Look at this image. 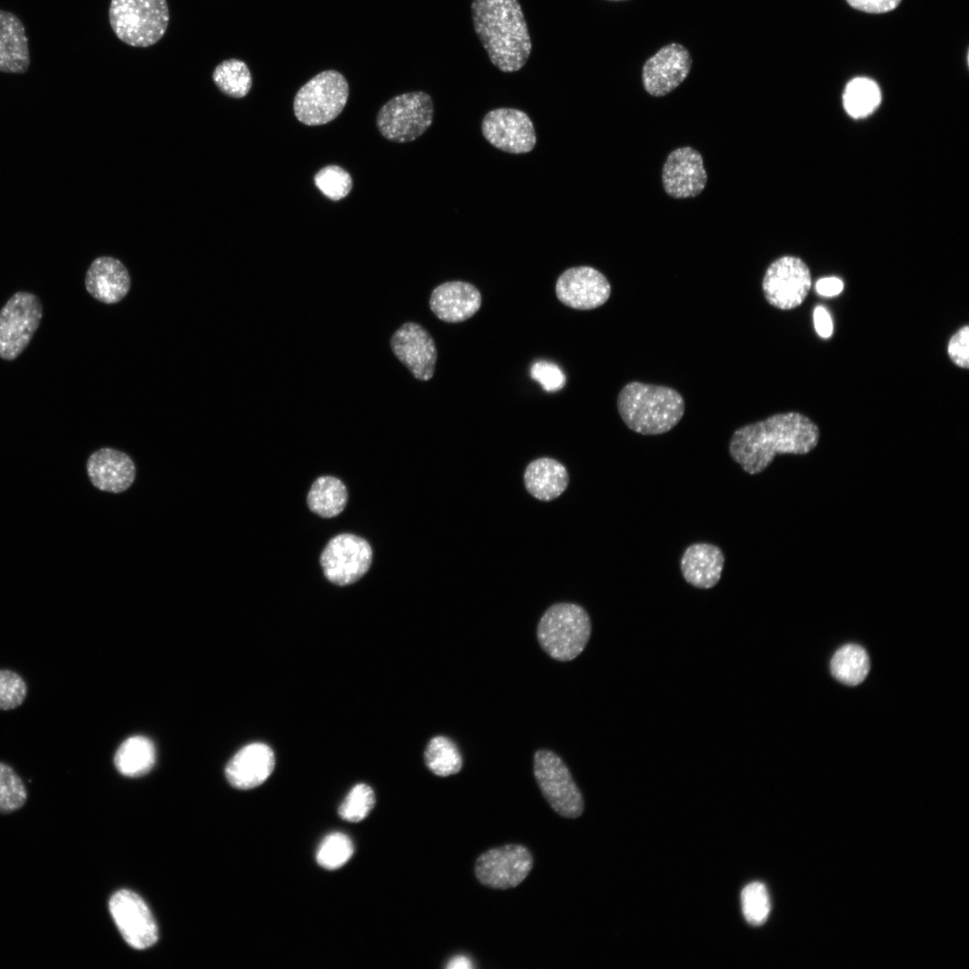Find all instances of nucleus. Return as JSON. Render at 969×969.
I'll list each match as a JSON object with an SVG mask.
<instances>
[{"instance_id":"nucleus-13","label":"nucleus","mask_w":969,"mask_h":969,"mask_svg":"<svg viewBox=\"0 0 969 969\" xmlns=\"http://www.w3.org/2000/svg\"><path fill=\"white\" fill-rule=\"evenodd\" d=\"M481 128L483 135L493 146L509 153H529L537 143L534 125L520 109H492L483 118Z\"/></svg>"},{"instance_id":"nucleus-3","label":"nucleus","mask_w":969,"mask_h":969,"mask_svg":"<svg viewBox=\"0 0 969 969\" xmlns=\"http://www.w3.org/2000/svg\"><path fill=\"white\" fill-rule=\"evenodd\" d=\"M617 409L630 430L642 435H659L670 431L682 419L685 402L672 388L632 381L619 392Z\"/></svg>"},{"instance_id":"nucleus-16","label":"nucleus","mask_w":969,"mask_h":969,"mask_svg":"<svg viewBox=\"0 0 969 969\" xmlns=\"http://www.w3.org/2000/svg\"><path fill=\"white\" fill-rule=\"evenodd\" d=\"M555 293L564 305L575 310H592L610 297L611 286L598 270L588 266L565 270L557 279Z\"/></svg>"},{"instance_id":"nucleus-9","label":"nucleus","mask_w":969,"mask_h":969,"mask_svg":"<svg viewBox=\"0 0 969 969\" xmlns=\"http://www.w3.org/2000/svg\"><path fill=\"white\" fill-rule=\"evenodd\" d=\"M42 319V305L31 292L14 293L0 310V357L12 361L27 347Z\"/></svg>"},{"instance_id":"nucleus-8","label":"nucleus","mask_w":969,"mask_h":969,"mask_svg":"<svg viewBox=\"0 0 969 969\" xmlns=\"http://www.w3.org/2000/svg\"><path fill=\"white\" fill-rule=\"evenodd\" d=\"M533 773L543 797L556 814L569 819L582 815L585 807L582 793L559 755L548 749L537 750Z\"/></svg>"},{"instance_id":"nucleus-21","label":"nucleus","mask_w":969,"mask_h":969,"mask_svg":"<svg viewBox=\"0 0 969 969\" xmlns=\"http://www.w3.org/2000/svg\"><path fill=\"white\" fill-rule=\"evenodd\" d=\"M482 304V296L473 284L462 281L443 283L434 288L430 307L438 319L449 323L465 321L474 316Z\"/></svg>"},{"instance_id":"nucleus-10","label":"nucleus","mask_w":969,"mask_h":969,"mask_svg":"<svg viewBox=\"0 0 969 969\" xmlns=\"http://www.w3.org/2000/svg\"><path fill=\"white\" fill-rule=\"evenodd\" d=\"M533 865V855L527 846L507 843L481 853L475 861L474 873L481 885L505 890L519 886Z\"/></svg>"},{"instance_id":"nucleus-24","label":"nucleus","mask_w":969,"mask_h":969,"mask_svg":"<svg viewBox=\"0 0 969 969\" xmlns=\"http://www.w3.org/2000/svg\"><path fill=\"white\" fill-rule=\"evenodd\" d=\"M30 64L24 24L14 13L0 9V72L24 74Z\"/></svg>"},{"instance_id":"nucleus-17","label":"nucleus","mask_w":969,"mask_h":969,"mask_svg":"<svg viewBox=\"0 0 969 969\" xmlns=\"http://www.w3.org/2000/svg\"><path fill=\"white\" fill-rule=\"evenodd\" d=\"M391 349L397 359L420 380L432 378L437 361L435 342L422 326L402 325L392 336Z\"/></svg>"},{"instance_id":"nucleus-22","label":"nucleus","mask_w":969,"mask_h":969,"mask_svg":"<svg viewBox=\"0 0 969 969\" xmlns=\"http://www.w3.org/2000/svg\"><path fill=\"white\" fill-rule=\"evenodd\" d=\"M85 287L99 301L113 304L127 294L130 276L119 260L111 257H100L92 262L86 272Z\"/></svg>"},{"instance_id":"nucleus-12","label":"nucleus","mask_w":969,"mask_h":969,"mask_svg":"<svg viewBox=\"0 0 969 969\" xmlns=\"http://www.w3.org/2000/svg\"><path fill=\"white\" fill-rule=\"evenodd\" d=\"M811 287L808 266L799 258L784 256L774 260L763 278L764 295L772 306L780 310L799 307Z\"/></svg>"},{"instance_id":"nucleus-5","label":"nucleus","mask_w":969,"mask_h":969,"mask_svg":"<svg viewBox=\"0 0 969 969\" xmlns=\"http://www.w3.org/2000/svg\"><path fill=\"white\" fill-rule=\"evenodd\" d=\"M109 19L121 41L132 47L146 48L163 37L170 13L166 0H111Z\"/></svg>"},{"instance_id":"nucleus-11","label":"nucleus","mask_w":969,"mask_h":969,"mask_svg":"<svg viewBox=\"0 0 969 969\" xmlns=\"http://www.w3.org/2000/svg\"><path fill=\"white\" fill-rule=\"evenodd\" d=\"M372 550L364 538L342 533L331 538L319 558L325 577L338 586L361 579L370 569Z\"/></svg>"},{"instance_id":"nucleus-32","label":"nucleus","mask_w":969,"mask_h":969,"mask_svg":"<svg viewBox=\"0 0 969 969\" xmlns=\"http://www.w3.org/2000/svg\"><path fill=\"white\" fill-rule=\"evenodd\" d=\"M28 797L27 789L14 769L0 761V814L21 808Z\"/></svg>"},{"instance_id":"nucleus-43","label":"nucleus","mask_w":969,"mask_h":969,"mask_svg":"<svg viewBox=\"0 0 969 969\" xmlns=\"http://www.w3.org/2000/svg\"><path fill=\"white\" fill-rule=\"evenodd\" d=\"M448 968H471L470 960L465 956H457L449 962Z\"/></svg>"},{"instance_id":"nucleus-30","label":"nucleus","mask_w":969,"mask_h":969,"mask_svg":"<svg viewBox=\"0 0 969 969\" xmlns=\"http://www.w3.org/2000/svg\"><path fill=\"white\" fill-rule=\"evenodd\" d=\"M842 101L850 116L855 118H863L877 108L881 101V92L873 80L857 77L846 85Z\"/></svg>"},{"instance_id":"nucleus-20","label":"nucleus","mask_w":969,"mask_h":969,"mask_svg":"<svg viewBox=\"0 0 969 969\" xmlns=\"http://www.w3.org/2000/svg\"><path fill=\"white\" fill-rule=\"evenodd\" d=\"M275 763V754L267 745L251 743L242 747L230 760L225 768V776L234 788L253 789L270 776Z\"/></svg>"},{"instance_id":"nucleus-39","label":"nucleus","mask_w":969,"mask_h":969,"mask_svg":"<svg viewBox=\"0 0 969 969\" xmlns=\"http://www.w3.org/2000/svg\"><path fill=\"white\" fill-rule=\"evenodd\" d=\"M947 354L950 360L958 367L968 369L969 367V327L968 325L962 327L949 339Z\"/></svg>"},{"instance_id":"nucleus-26","label":"nucleus","mask_w":969,"mask_h":969,"mask_svg":"<svg viewBox=\"0 0 969 969\" xmlns=\"http://www.w3.org/2000/svg\"><path fill=\"white\" fill-rule=\"evenodd\" d=\"M348 493L345 484L331 476L318 477L307 496L310 510L322 518L337 516L345 509Z\"/></svg>"},{"instance_id":"nucleus-19","label":"nucleus","mask_w":969,"mask_h":969,"mask_svg":"<svg viewBox=\"0 0 969 969\" xmlns=\"http://www.w3.org/2000/svg\"><path fill=\"white\" fill-rule=\"evenodd\" d=\"M87 473L95 487L118 493L131 486L135 477V467L126 453L111 448H102L89 457Z\"/></svg>"},{"instance_id":"nucleus-18","label":"nucleus","mask_w":969,"mask_h":969,"mask_svg":"<svg viewBox=\"0 0 969 969\" xmlns=\"http://www.w3.org/2000/svg\"><path fill=\"white\" fill-rule=\"evenodd\" d=\"M707 179L701 153L689 146L673 150L663 165V188L674 198L698 196L704 189Z\"/></svg>"},{"instance_id":"nucleus-42","label":"nucleus","mask_w":969,"mask_h":969,"mask_svg":"<svg viewBox=\"0 0 969 969\" xmlns=\"http://www.w3.org/2000/svg\"><path fill=\"white\" fill-rule=\"evenodd\" d=\"M843 289V283L841 279L829 276L819 279L816 284V292L826 297H832L838 295Z\"/></svg>"},{"instance_id":"nucleus-4","label":"nucleus","mask_w":969,"mask_h":969,"mask_svg":"<svg viewBox=\"0 0 969 969\" xmlns=\"http://www.w3.org/2000/svg\"><path fill=\"white\" fill-rule=\"evenodd\" d=\"M590 633L591 622L587 611L569 602L549 607L537 628V638L543 650L559 661L577 658L587 646Z\"/></svg>"},{"instance_id":"nucleus-29","label":"nucleus","mask_w":969,"mask_h":969,"mask_svg":"<svg viewBox=\"0 0 969 969\" xmlns=\"http://www.w3.org/2000/svg\"><path fill=\"white\" fill-rule=\"evenodd\" d=\"M423 757L427 768L440 777L456 774L463 766L462 755L458 746L445 736L432 738L426 745Z\"/></svg>"},{"instance_id":"nucleus-34","label":"nucleus","mask_w":969,"mask_h":969,"mask_svg":"<svg viewBox=\"0 0 969 969\" xmlns=\"http://www.w3.org/2000/svg\"><path fill=\"white\" fill-rule=\"evenodd\" d=\"M742 912L746 921L754 926L762 925L768 918L771 903L766 886L752 882L741 893Z\"/></svg>"},{"instance_id":"nucleus-7","label":"nucleus","mask_w":969,"mask_h":969,"mask_svg":"<svg viewBox=\"0 0 969 969\" xmlns=\"http://www.w3.org/2000/svg\"><path fill=\"white\" fill-rule=\"evenodd\" d=\"M433 113V102L428 93L406 92L392 98L380 108L377 127L391 142H411L430 127Z\"/></svg>"},{"instance_id":"nucleus-41","label":"nucleus","mask_w":969,"mask_h":969,"mask_svg":"<svg viewBox=\"0 0 969 969\" xmlns=\"http://www.w3.org/2000/svg\"><path fill=\"white\" fill-rule=\"evenodd\" d=\"M814 326L816 333L823 338H828L833 334V321L827 310L818 305L813 313Z\"/></svg>"},{"instance_id":"nucleus-33","label":"nucleus","mask_w":969,"mask_h":969,"mask_svg":"<svg viewBox=\"0 0 969 969\" xmlns=\"http://www.w3.org/2000/svg\"><path fill=\"white\" fill-rule=\"evenodd\" d=\"M354 853L351 839L345 834L336 832L327 834L320 842L316 859L324 869H336L345 865Z\"/></svg>"},{"instance_id":"nucleus-1","label":"nucleus","mask_w":969,"mask_h":969,"mask_svg":"<svg viewBox=\"0 0 969 969\" xmlns=\"http://www.w3.org/2000/svg\"><path fill=\"white\" fill-rule=\"evenodd\" d=\"M818 426L808 416L787 412L737 429L729 441L731 458L749 475L762 473L777 455H805L817 445Z\"/></svg>"},{"instance_id":"nucleus-2","label":"nucleus","mask_w":969,"mask_h":969,"mask_svg":"<svg viewBox=\"0 0 969 969\" xmlns=\"http://www.w3.org/2000/svg\"><path fill=\"white\" fill-rule=\"evenodd\" d=\"M475 32L492 64L504 73L520 70L527 63L532 43L518 0H473Z\"/></svg>"},{"instance_id":"nucleus-23","label":"nucleus","mask_w":969,"mask_h":969,"mask_svg":"<svg viewBox=\"0 0 969 969\" xmlns=\"http://www.w3.org/2000/svg\"><path fill=\"white\" fill-rule=\"evenodd\" d=\"M725 563L722 550L710 543H694L687 546L680 560L685 581L698 589L716 586Z\"/></svg>"},{"instance_id":"nucleus-31","label":"nucleus","mask_w":969,"mask_h":969,"mask_svg":"<svg viewBox=\"0 0 969 969\" xmlns=\"http://www.w3.org/2000/svg\"><path fill=\"white\" fill-rule=\"evenodd\" d=\"M213 80L223 94L232 98L246 96L252 85L248 65L236 58L221 62L213 72Z\"/></svg>"},{"instance_id":"nucleus-14","label":"nucleus","mask_w":969,"mask_h":969,"mask_svg":"<svg viewBox=\"0 0 969 969\" xmlns=\"http://www.w3.org/2000/svg\"><path fill=\"white\" fill-rule=\"evenodd\" d=\"M110 914L126 942L134 948L144 949L158 939L154 918L144 900L130 890H119L109 903Z\"/></svg>"},{"instance_id":"nucleus-25","label":"nucleus","mask_w":969,"mask_h":969,"mask_svg":"<svg viewBox=\"0 0 969 969\" xmlns=\"http://www.w3.org/2000/svg\"><path fill=\"white\" fill-rule=\"evenodd\" d=\"M568 473L565 467L551 458H539L531 461L524 472V484L528 492L540 501H552L567 488Z\"/></svg>"},{"instance_id":"nucleus-27","label":"nucleus","mask_w":969,"mask_h":969,"mask_svg":"<svg viewBox=\"0 0 969 969\" xmlns=\"http://www.w3.org/2000/svg\"><path fill=\"white\" fill-rule=\"evenodd\" d=\"M154 762V745L149 738L143 736H134L126 739L118 748L114 757V764L118 772L129 777L147 773Z\"/></svg>"},{"instance_id":"nucleus-37","label":"nucleus","mask_w":969,"mask_h":969,"mask_svg":"<svg viewBox=\"0 0 969 969\" xmlns=\"http://www.w3.org/2000/svg\"><path fill=\"white\" fill-rule=\"evenodd\" d=\"M27 694V683L20 674L12 669L0 668V711L18 708Z\"/></svg>"},{"instance_id":"nucleus-28","label":"nucleus","mask_w":969,"mask_h":969,"mask_svg":"<svg viewBox=\"0 0 969 969\" xmlns=\"http://www.w3.org/2000/svg\"><path fill=\"white\" fill-rule=\"evenodd\" d=\"M869 670V659L866 650L855 644L840 648L831 660V672L840 682L848 685L860 684Z\"/></svg>"},{"instance_id":"nucleus-36","label":"nucleus","mask_w":969,"mask_h":969,"mask_svg":"<svg viewBox=\"0 0 969 969\" xmlns=\"http://www.w3.org/2000/svg\"><path fill=\"white\" fill-rule=\"evenodd\" d=\"M375 804L372 789L364 783L351 789L338 808L339 816L345 821L357 823L364 819Z\"/></svg>"},{"instance_id":"nucleus-40","label":"nucleus","mask_w":969,"mask_h":969,"mask_svg":"<svg viewBox=\"0 0 969 969\" xmlns=\"http://www.w3.org/2000/svg\"><path fill=\"white\" fill-rule=\"evenodd\" d=\"M847 2L862 12L881 13L897 7L901 0H847Z\"/></svg>"},{"instance_id":"nucleus-35","label":"nucleus","mask_w":969,"mask_h":969,"mask_svg":"<svg viewBox=\"0 0 969 969\" xmlns=\"http://www.w3.org/2000/svg\"><path fill=\"white\" fill-rule=\"evenodd\" d=\"M314 183L321 193L333 201L348 196L353 188L351 175L337 165H327L314 176Z\"/></svg>"},{"instance_id":"nucleus-6","label":"nucleus","mask_w":969,"mask_h":969,"mask_svg":"<svg viewBox=\"0 0 969 969\" xmlns=\"http://www.w3.org/2000/svg\"><path fill=\"white\" fill-rule=\"evenodd\" d=\"M348 96L349 86L345 76L335 70L323 71L299 89L293 100V112L304 125H324L337 118Z\"/></svg>"},{"instance_id":"nucleus-15","label":"nucleus","mask_w":969,"mask_h":969,"mask_svg":"<svg viewBox=\"0 0 969 969\" xmlns=\"http://www.w3.org/2000/svg\"><path fill=\"white\" fill-rule=\"evenodd\" d=\"M692 64L689 50L682 44L673 42L662 47L642 66L644 90L654 97L670 93L688 76Z\"/></svg>"},{"instance_id":"nucleus-38","label":"nucleus","mask_w":969,"mask_h":969,"mask_svg":"<svg viewBox=\"0 0 969 969\" xmlns=\"http://www.w3.org/2000/svg\"><path fill=\"white\" fill-rule=\"evenodd\" d=\"M530 376L546 392H555L563 388L566 376L559 366L547 361H537L530 368Z\"/></svg>"},{"instance_id":"nucleus-44","label":"nucleus","mask_w":969,"mask_h":969,"mask_svg":"<svg viewBox=\"0 0 969 969\" xmlns=\"http://www.w3.org/2000/svg\"><path fill=\"white\" fill-rule=\"evenodd\" d=\"M611 1H622V0H611Z\"/></svg>"}]
</instances>
